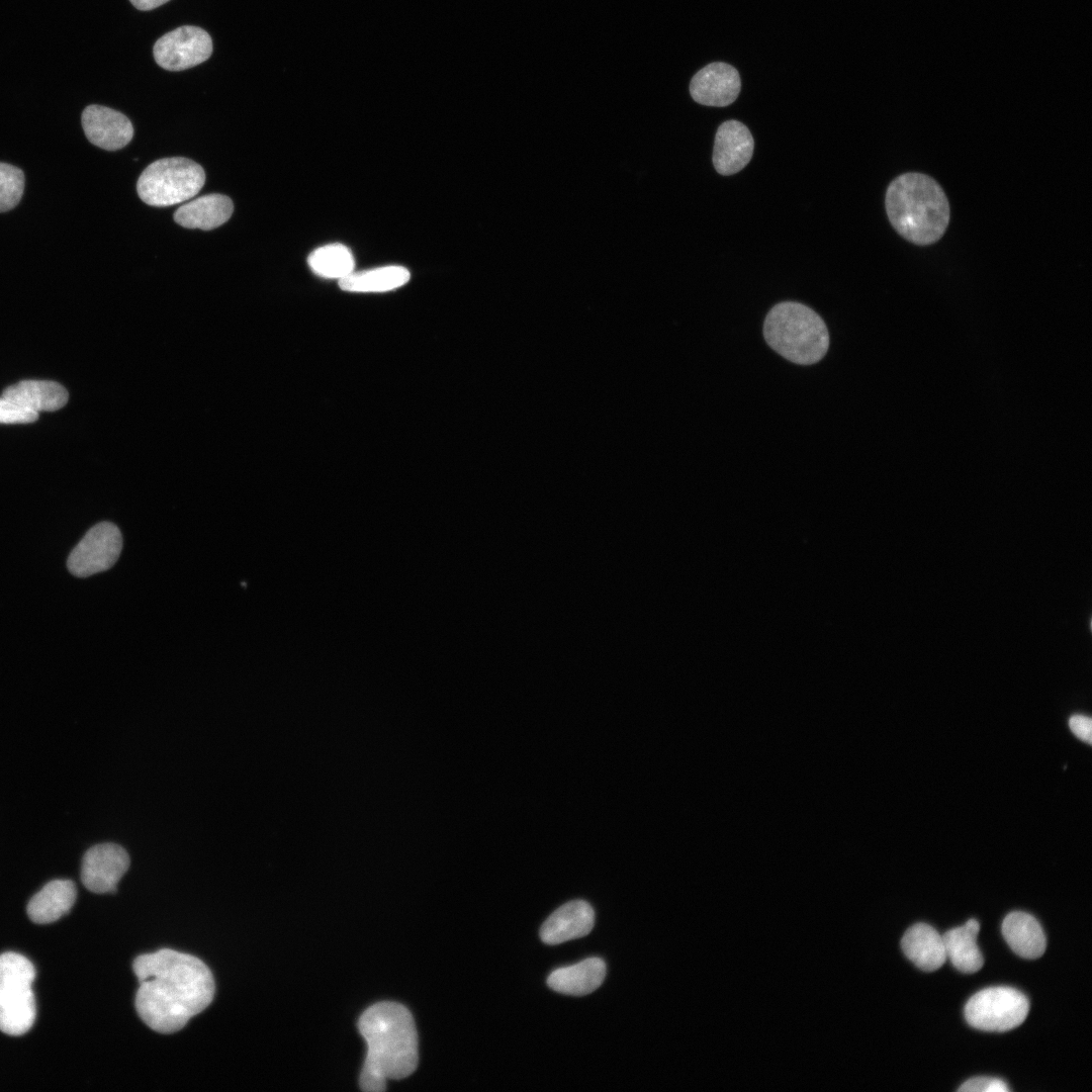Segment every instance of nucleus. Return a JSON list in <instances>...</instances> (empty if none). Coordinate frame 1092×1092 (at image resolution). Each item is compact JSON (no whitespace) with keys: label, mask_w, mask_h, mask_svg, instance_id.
<instances>
[{"label":"nucleus","mask_w":1092,"mask_h":1092,"mask_svg":"<svg viewBox=\"0 0 1092 1092\" xmlns=\"http://www.w3.org/2000/svg\"><path fill=\"white\" fill-rule=\"evenodd\" d=\"M132 969L140 982L136 1012L157 1032L179 1031L213 999V976L194 956L164 948L139 956Z\"/></svg>","instance_id":"f257e3e1"},{"label":"nucleus","mask_w":1092,"mask_h":1092,"mask_svg":"<svg viewBox=\"0 0 1092 1092\" xmlns=\"http://www.w3.org/2000/svg\"><path fill=\"white\" fill-rule=\"evenodd\" d=\"M358 1028L367 1043L360 1075L362 1090L383 1091L388 1079H402L416 1070L418 1033L405 1006L387 1001L371 1005L360 1016Z\"/></svg>","instance_id":"f03ea898"},{"label":"nucleus","mask_w":1092,"mask_h":1092,"mask_svg":"<svg viewBox=\"0 0 1092 1092\" xmlns=\"http://www.w3.org/2000/svg\"><path fill=\"white\" fill-rule=\"evenodd\" d=\"M885 205L893 228L907 241L926 246L945 233L949 204L940 185L928 175L909 172L887 188Z\"/></svg>","instance_id":"7ed1b4c3"},{"label":"nucleus","mask_w":1092,"mask_h":1092,"mask_svg":"<svg viewBox=\"0 0 1092 1092\" xmlns=\"http://www.w3.org/2000/svg\"><path fill=\"white\" fill-rule=\"evenodd\" d=\"M763 337L778 354L801 365L819 362L829 347V334L822 317L796 301L780 302L768 311Z\"/></svg>","instance_id":"20e7f679"},{"label":"nucleus","mask_w":1092,"mask_h":1092,"mask_svg":"<svg viewBox=\"0 0 1092 1092\" xmlns=\"http://www.w3.org/2000/svg\"><path fill=\"white\" fill-rule=\"evenodd\" d=\"M35 968L24 956L8 951L0 954V1030L8 1035H22L33 1025L36 1016L34 993Z\"/></svg>","instance_id":"39448f33"},{"label":"nucleus","mask_w":1092,"mask_h":1092,"mask_svg":"<svg viewBox=\"0 0 1092 1092\" xmlns=\"http://www.w3.org/2000/svg\"><path fill=\"white\" fill-rule=\"evenodd\" d=\"M204 182V170L196 162L180 157L165 158L143 171L136 190L145 203L169 206L194 197Z\"/></svg>","instance_id":"423d86ee"},{"label":"nucleus","mask_w":1092,"mask_h":1092,"mask_svg":"<svg viewBox=\"0 0 1092 1092\" xmlns=\"http://www.w3.org/2000/svg\"><path fill=\"white\" fill-rule=\"evenodd\" d=\"M1029 1002L1017 989L1005 986L989 987L974 994L965 1006L970 1025L985 1031H1008L1026 1018Z\"/></svg>","instance_id":"0eeeda50"},{"label":"nucleus","mask_w":1092,"mask_h":1092,"mask_svg":"<svg viewBox=\"0 0 1092 1092\" xmlns=\"http://www.w3.org/2000/svg\"><path fill=\"white\" fill-rule=\"evenodd\" d=\"M122 549V536L116 525L101 522L93 526L70 553L67 566L77 577H87L109 569Z\"/></svg>","instance_id":"6e6552de"},{"label":"nucleus","mask_w":1092,"mask_h":1092,"mask_svg":"<svg viewBox=\"0 0 1092 1092\" xmlns=\"http://www.w3.org/2000/svg\"><path fill=\"white\" fill-rule=\"evenodd\" d=\"M153 53L161 68L182 71L206 61L212 53V40L204 29L185 25L160 37Z\"/></svg>","instance_id":"1a4fd4ad"},{"label":"nucleus","mask_w":1092,"mask_h":1092,"mask_svg":"<svg viewBox=\"0 0 1092 1092\" xmlns=\"http://www.w3.org/2000/svg\"><path fill=\"white\" fill-rule=\"evenodd\" d=\"M128 868L129 856L123 847L115 843L97 844L83 856L81 880L93 893H113Z\"/></svg>","instance_id":"9d476101"},{"label":"nucleus","mask_w":1092,"mask_h":1092,"mask_svg":"<svg viewBox=\"0 0 1092 1092\" xmlns=\"http://www.w3.org/2000/svg\"><path fill=\"white\" fill-rule=\"evenodd\" d=\"M741 80L737 70L722 62L707 65L698 71L690 83V94L703 105L723 107L739 95Z\"/></svg>","instance_id":"9b49d317"},{"label":"nucleus","mask_w":1092,"mask_h":1092,"mask_svg":"<svg viewBox=\"0 0 1092 1092\" xmlns=\"http://www.w3.org/2000/svg\"><path fill=\"white\" fill-rule=\"evenodd\" d=\"M81 120L88 141L106 151L125 147L133 135L130 120L123 113L106 106H87Z\"/></svg>","instance_id":"f8f14e48"},{"label":"nucleus","mask_w":1092,"mask_h":1092,"mask_svg":"<svg viewBox=\"0 0 1092 1092\" xmlns=\"http://www.w3.org/2000/svg\"><path fill=\"white\" fill-rule=\"evenodd\" d=\"M754 141L748 127L738 120L724 121L718 127L713 149V164L721 175L742 170L751 160Z\"/></svg>","instance_id":"ddd939ff"},{"label":"nucleus","mask_w":1092,"mask_h":1092,"mask_svg":"<svg viewBox=\"0 0 1092 1092\" xmlns=\"http://www.w3.org/2000/svg\"><path fill=\"white\" fill-rule=\"evenodd\" d=\"M595 923L593 907L574 900L556 909L542 924L540 938L546 944H558L587 935Z\"/></svg>","instance_id":"4468645a"},{"label":"nucleus","mask_w":1092,"mask_h":1092,"mask_svg":"<svg viewBox=\"0 0 1092 1092\" xmlns=\"http://www.w3.org/2000/svg\"><path fill=\"white\" fill-rule=\"evenodd\" d=\"M605 977V962L600 958H588L575 965L556 969L548 976L547 985L561 994L583 996L597 990Z\"/></svg>","instance_id":"2eb2a0df"},{"label":"nucleus","mask_w":1092,"mask_h":1092,"mask_svg":"<svg viewBox=\"0 0 1092 1092\" xmlns=\"http://www.w3.org/2000/svg\"><path fill=\"white\" fill-rule=\"evenodd\" d=\"M905 956L919 969L933 972L946 961L942 935L926 923H916L909 927L901 939Z\"/></svg>","instance_id":"dca6fc26"},{"label":"nucleus","mask_w":1092,"mask_h":1092,"mask_svg":"<svg viewBox=\"0 0 1092 1092\" xmlns=\"http://www.w3.org/2000/svg\"><path fill=\"white\" fill-rule=\"evenodd\" d=\"M233 210L234 204L230 197L212 193L180 206L174 219L183 228L209 231L228 221Z\"/></svg>","instance_id":"f3484780"},{"label":"nucleus","mask_w":1092,"mask_h":1092,"mask_svg":"<svg viewBox=\"0 0 1092 1092\" xmlns=\"http://www.w3.org/2000/svg\"><path fill=\"white\" fill-rule=\"evenodd\" d=\"M76 897L77 889L73 881H51L30 899L27 915L37 924L55 922L71 910Z\"/></svg>","instance_id":"a211bd4d"},{"label":"nucleus","mask_w":1092,"mask_h":1092,"mask_svg":"<svg viewBox=\"0 0 1092 1092\" xmlns=\"http://www.w3.org/2000/svg\"><path fill=\"white\" fill-rule=\"evenodd\" d=\"M1002 934L1011 949L1021 958H1040L1046 939L1038 921L1028 913L1013 911L1002 922Z\"/></svg>","instance_id":"6ab92c4d"},{"label":"nucleus","mask_w":1092,"mask_h":1092,"mask_svg":"<svg viewBox=\"0 0 1092 1092\" xmlns=\"http://www.w3.org/2000/svg\"><path fill=\"white\" fill-rule=\"evenodd\" d=\"M2 396L36 413L60 410L69 399L67 389L50 380H22L5 388Z\"/></svg>","instance_id":"aec40b11"},{"label":"nucleus","mask_w":1092,"mask_h":1092,"mask_svg":"<svg viewBox=\"0 0 1092 1092\" xmlns=\"http://www.w3.org/2000/svg\"><path fill=\"white\" fill-rule=\"evenodd\" d=\"M980 923L971 918L964 925L942 934L946 958L962 973H976L984 965V958L977 944Z\"/></svg>","instance_id":"412c9836"},{"label":"nucleus","mask_w":1092,"mask_h":1092,"mask_svg":"<svg viewBox=\"0 0 1092 1092\" xmlns=\"http://www.w3.org/2000/svg\"><path fill=\"white\" fill-rule=\"evenodd\" d=\"M410 272L401 266H385L351 273L339 282L343 290L351 292H382L405 284Z\"/></svg>","instance_id":"4be33fe9"},{"label":"nucleus","mask_w":1092,"mask_h":1092,"mask_svg":"<svg viewBox=\"0 0 1092 1092\" xmlns=\"http://www.w3.org/2000/svg\"><path fill=\"white\" fill-rule=\"evenodd\" d=\"M310 269L326 278H340L353 272L354 257L342 244H331L315 249L307 259Z\"/></svg>","instance_id":"5701e85b"},{"label":"nucleus","mask_w":1092,"mask_h":1092,"mask_svg":"<svg viewBox=\"0 0 1092 1092\" xmlns=\"http://www.w3.org/2000/svg\"><path fill=\"white\" fill-rule=\"evenodd\" d=\"M24 174L19 168L0 162V212L14 208L24 191Z\"/></svg>","instance_id":"b1692460"},{"label":"nucleus","mask_w":1092,"mask_h":1092,"mask_svg":"<svg viewBox=\"0 0 1092 1092\" xmlns=\"http://www.w3.org/2000/svg\"><path fill=\"white\" fill-rule=\"evenodd\" d=\"M37 419L38 413L4 396L0 397V424H29Z\"/></svg>","instance_id":"393cba45"},{"label":"nucleus","mask_w":1092,"mask_h":1092,"mask_svg":"<svg viewBox=\"0 0 1092 1092\" xmlns=\"http://www.w3.org/2000/svg\"><path fill=\"white\" fill-rule=\"evenodd\" d=\"M959 1091L963 1092H1007V1084L997 1078L976 1077L966 1081Z\"/></svg>","instance_id":"a878e982"},{"label":"nucleus","mask_w":1092,"mask_h":1092,"mask_svg":"<svg viewBox=\"0 0 1092 1092\" xmlns=\"http://www.w3.org/2000/svg\"><path fill=\"white\" fill-rule=\"evenodd\" d=\"M1071 731L1080 739L1091 743L1092 721L1085 715L1076 714L1069 720Z\"/></svg>","instance_id":"bb28decb"},{"label":"nucleus","mask_w":1092,"mask_h":1092,"mask_svg":"<svg viewBox=\"0 0 1092 1092\" xmlns=\"http://www.w3.org/2000/svg\"><path fill=\"white\" fill-rule=\"evenodd\" d=\"M131 4L140 10H152L157 8L169 0H129Z\"/></svg>","instance_id":"cd10ccee"}]
</instances>
